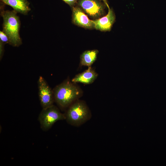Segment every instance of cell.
<instances>
[{
    "instance_id": "6da1fadb",
    "label": "cell",
    "mask_w": 166,
    "mask_h": 166,
    "mask_svg": "<svg viewBox=\"0 0 166 166\" xmlns=\"http://www.w3.org/2000/svg\"><path fill=\"white\" fill-rule=\"evenodd\" d=\"M54 101L62 108L69 107L82 96L81 89L67 80L57 85L53 90Z\"/></svg>"
},
{
    "instance_id": "7a4b0ae2",
    "label": "cell",
    "mask_w": 166,
    "mask_h": 166,
    "mask_svg": "<svg viewBox=\"0 0 166 166\" xmlns=\"http://www.w3.org/2000/svg\"><path fill=\"white\" fill-rule=\"evenodd\" d=\"M17 12L13 11L1 12L3 18V31L7 36L9 43L14 46H18L22 43L19 32L20 22Z\"/></svg>"
},
{
    "instance_id": "3957f363",
    "label": "cell",
    "mask_w": 166,
    "mask_h": 166,
    "mask_svg": "<svg viewBox=\"0 0 166 166\" xmlns=\"http://www.w3.org/2000/svg\"><path fill=\"white\" fill-rule=\"evenodd\" d=\"M65 114V119L69 124L79 127L89 121L92 114L88 106L83 101L78 100L69 106Z\"/></svg>"
},
{
    "instance_id": "277c9868",
    "label": "cell",
    "mask_w": 166,
    "mask_h": 166,
    "mask_svg": "<svg viewBox=\"0 0 166 166\" xmlns=\"http://www.w3.org/2000/svg\"><path fill=\"white\" fill-rule=\"evenodd\" d=\"M41 128L47 131L57 121L65 119V114L61 113L53 105L43 108L38 117Z\"/></svg>"
},
{
    "instance_id": "5b68a950",
    "label": "cell",
    "mask_w": 166,
    "mask_h": 166,
    "mask_svg": "<svg viewBox=\"0 0 166 166\" xmlns=\"http://www.w3.org/2000/svg\"><path fill=\"white\" fill-rule=\"evenodd\" d=\"M38 95L41 105L42 108L53 105L54 101L53 91L46 81L40 76L38 81Z\"/></svg>"
},
{
    "instance_id": "8992f818",
    "label": "cell",
    "mask_w": 166,
    "mask_h": 166,
    "mask_svg": "<svg viewBox=\"0 0 166 166\" xmlns=\"http://www.w3.org/2000/svg\"><path fill=\"white\" fill-rule=\"evenodd\" d=\"M78 4L89 16L98 18L104 13V5L98 0H79Z\"/></svg>"
},
{
    "instance_id": "52a82bcc",
    "label": "cell",
    "mask_w": 166,
    "mask_h": 166,
    "mask_svg": "<svg viewBox=\"0 0 166 166\" xmlns=\"http://www.w3.org/2000/svg\"><path fill=\"white\" fill-rule=\"evenodd\" d=\"M72 21L75 25L86 29L94 28L93 20L89 19L87 16L79 8L73 7Z\"/></svg>"
},
{
    "instance_id": "ba28073f",
    "label": "cell",
    "mask_w": 166,
    "mask_h": 166,
    "mask_svg": "<svg viewBox=\"0 0 166 166\" xmlns=\"http://www.w3.org/2000/svg\"><path fill=\"white\" fill-rule=\"evenodd\" d=\"M108 12L105 16L93 21L94 28L102 31H109L114 23L115 16L112 9L108 8Z\"/></svg>"
},
{
    "instance_id": "9c48e42d",
    "label": "cell",
    "mask_w": 166,
    "mask_h": 166,
    "mask_svg": "<svg viewBox=\"0 0 166 166\" xmlns=\"http://www.w3.org/2000/svg\"><path fill=\"white\" fill-rule=\"evenodd\" d=\"M98 76L97 73L90 66L83 72L76 75L71 81L74 83L89 84L93 83Z\"/></svg>"
},
{
    "instance_id": "30bf717a",
    "label": "cell",
    "mask_w": 166,
    "mask_h": 166,
    "mask_svg": "<svg viewBox=\"0 0 166 166\" xmlns=\"http://www.w3.org/2000/svg\"><path fill=\"white\" fill-rule=\"evenodd\" d=\"M4 3L12 7L17 13L26 15L30 10L27 0H0Z\"/></svg>"
},
{
    "instance_id": "8fae6325",
    "label": "cell",
    "mask_w": 166,
    "mask_h": 166,
    "mask_svg": "<svg viewBox=\"0 0 166 166\" xmlns=\"http://www.w3.org/2000/svg\"><path fill=\"white\" fill-rule=\"evenodd\" d=\"M98 51L97 49L85 51L80 56V64L81 66H91L95 61Z\"/></svg>"
},
{
    "instance_id": "7c38bea8",
    "label": "cell",
    "mask_w": 166,
    "mask_h": 166,
    "mask_svg": "<svg viewBox=\"0 0 166 166\" xmlns=\"http://www.w3.org/2000/svg\"><path fill=\"white\" fill-rule=\"evenodd\" d=\"M0 42L3 44L9 43L8 38L6 35L2 31H0Z\"/></svg>"
},
{
    "instance_id": "4fadbf2b",
    "label": "cell",
    "mask_w": 166,
    "mask_h": 166,
    "mask_svg": "<svg viewBox=\"0 0 166 166\" xmlns=\"http://www.w3.org/2000/svg\"><path fill=\"white\" fill-rule=\"evenodd\" d=\"M65 3L70 6H73L77 2V0H62Z\"/></svg>"
},
{
    "instance_id": "5bb4252c",
    "label": "cell",
    "mask_w": 166,
    "mask_h": 166,
    "mask_svg": "<svg viewBox=\"0 0 166 166\" xmlns=\"http://www.w3.org/2000/svg\"><path fill=\"white\" fill-rule=\"evenodd\" d=\"M4 51V44L0 42V58L1 59Z\"/></svg>"
},
{
    "instance_id": "9a60e30c",
    "label": "cell",
    "mask_w": 166,
    "mask_h": 166,
    "mask_svg": "<svg viewBox=\"0 0 166 166\" xmlns=\"http://www.w3.org/2000/svg\"><path fill=\"white\" fill-rule=\"evenodd\" d=\"M101 0L103 1L104 2V3L106 5V6H107L108 8L109 7V6L108 4L107 3V0Z\"/></svg>"
}]
</instances>
